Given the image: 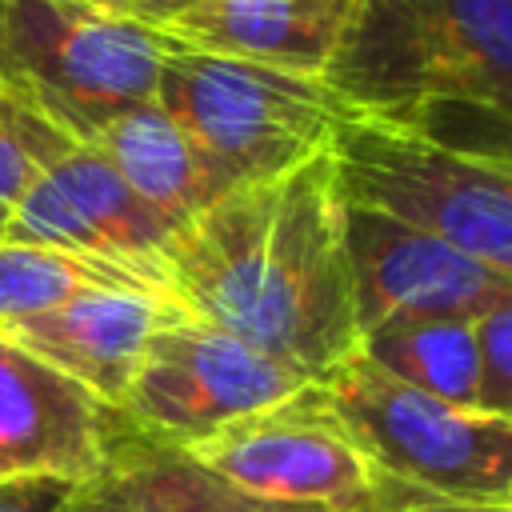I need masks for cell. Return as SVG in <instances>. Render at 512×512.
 <instances>
[{"instance_id": "obj_1", "label": "cell", "mask_w": 512, "mask_h": 512, "mask_svg": "<svg viewBox=\"0 0 512 512\" xmlns=\"http://www.w3.org/2000/svg\"><path fill=\"white\" fill-rule=\"evenodd\" d=\"M164 268L184 312L308 380L360 344L328 152L204 208L176 232Z\"/></svg>"}, {"instance_id": "obj_2", "label": "cell", "mask_w": 512, "mask_h": 512, "mask_svg": "<svg viewBox=\"0 0 512 512\" xmlns=\"http://www.w3.org/2000/svg\"><path fill=\"white\" fill-rule=\"evenodd\" d=\"M320 80L352 116L512 160V0H356Z\"/></svg>"}, {"instance_id": "obj_3", "label": "cell", "mask_w": 512, "mask_h": 512, "mask_svg": "<svg viewBox=\"0 0 512 512\" xmlns=\"http://www.w3.org/2000/svg\"><path fill=\"white\" fill-rule=\"evenodd\" d=\"M156 104L200 144L232 188L264 184L308 164L352 120L320 76L184 44L164 60Z\"/></svg>"}, {"instance_id": "obj_4", "label": "cell", "mask_w": 512, "mask_h": 512, "mask_svg": "<svg viewBox=\"0 0 512 512\" xmlns=\"http://www.w3.org/2000/svg\"><path fill=\"white\" fill-rule=\"evenodd\" d=\"M316 388L380 484L460 504H512V416L444 404L360 352Z\"/></svg>"}, {"instance_id": "obj_5", "label": "cell", "mask_w": 512, "mask_h": 512, "mask_svg": "<svg viewBox=\"0 0 512 512\" xmlns=\"http://www.w3.org/2000/svg\"><path fill=\"white\" fill-rule=\"evenodd\" d=\"M4 32L16 88L76 144L156 100L180 48L168 28L92 0H4Z\"/></svg>"}, {"instance_id": "obj_6", "label": "cell", "mask_w": 512, "mask_h": 512, "mask_svg": "<svg viewBox=\"0 0 512 512\" xmlns=\"http://www.w3.org/2000/svg\"><path fill=\"white\" fill-rule=\"evenodd\" d=\"M344 204L384 212L460 252L512 272V168L452 152L408 128L352 116L328 144Z\"/></svg>"}, {"instance_id": "obj_7", "label": "cell", "mask_w": 512, "mask_h": 512, "mask_svg": "<svg viewBox=\"0 0 512 512\" xmlns=\"http://www.w3.org/2000/svg\"><path fill=\"white\" fill-rule=\"evenodd\" d=\"M312 384L216 324L172 312L148 340L120 416L164 444H196Z\"/></svg>"}, {"instance_id": "obj_8", "label": "cell", "mask_w": 512, "mask_h": 512, "mask_svg": "<svg viewBox=\"0 0 512 512\" xmlns=\"http://www.w3.org/2000/svg\"><path fill=\"white\" fill-rule=\"evenodd\" d=\"M184 452L240 492L276 504L368 512L380 496L376 472L332 416L316 380L288 400L188 444Z\"/></svg>"}, {"instance_id": "obj_9", "label": "cell", "mask_w": 512, "mask_h": 512, "mask_svg": "<svg viewBox=\"0 0 512 512\" xmlns=\"http://www.w3.org/2000/svg\"><path fill=\"white\" fill-rule=\"evenodd\" d=\"M340 236L360 336L396 320H476L512 296V272L384 212L340 200Z\"/></svg>"}, {"instance_id": "obj_10", "label": "cell", "mask_w": 512, "mask_h": 512, "mask_svg": "<svg viewBox=\"0 0 512 512\" xmlns=\"http://www.w3.org/2000/svg\"><path fill=\"white\" fill-rule=\"evenodd\" d=\"M176 232L180 228L148 208L96 148L68 144L28 188L0 240L88 252L172 288L164 260Z\"/></svg>"}, {"instance_id": "obj_11", "label": "cell", "mask_w": 512, "mask_h": 512, "mask_svg": "<svg viewBox=\"0 0 512 512\" xmlns=\"http://www.w3.org/2000/svg\"><path fill=\"white\" fill-rule=\"evenodd\" d=\"M124 416L0 336V484H88Z\"/></svg>"}, {"instance_id": "obj_12", "label": "cell", "mask_w": 512, "mask_h": 512, "mask_svg": "<svg viewBox=\"0 0 512 512\" xmlns=\"http://www.w3.org/2000/svg\"><path fill=\"white\" fill-rule=\"evenodd\" d=\"M172 312L184 308L140 292H84L4 328L0 336L120 412L152 332Z\"/></svg>"}, {"instance_id": "obj_13", "label": "cell", "mask_w": 512, "mask_h": 512, "mask_svg": "<svg viewBox=\"0 0 512 512\" xmlns=\"http://www.w3.org/2000/svg\"><path fill=\"white\" fill-rule=\"evenodd\" d=\"M64 512H320L260 500L196 464L180 444L136 432L128 420L108 444L100 472L68 488Z\"/></svg>"}, {"instance_id": "obj_14", "label": "cell", "mask_w": 512, "mask_h": 512, "mask_svg": "<svg viewBox=\"0 0 512 512\" xmlns=\"http://www.w3.org/2000/svg\"><path fill=\"white\" fill-rule=\"evenodd\" d=\"M356 0H200L164 24L184 48L320 76Z\"/></svg>"}, {"instance_id": "obj_15", "label": "cell", "mask_w": 512, "mask_h": 512, "mask_svg": "<svg viewBox=\"0 0 512 512\" xmlns=\"http://www.w3.org/2000/svg\"><path fill=\"white\" fill-rule=\"evenodd\" d=\"M88 148H96L116 168V176L176 228L192 224L204 208L236 192L156 100L108 120L88 140Z\"/></svg>"}, {"instance_id": "obj_16", "label": "cell", "mask_w": 512, "mask_h": 512, "mask_svg": "<svg viewBox=\"0 0 512 512\" xmlns=\"http://www.w3.org/2000/svg\"><path fill=\"white\" fill-rule=\"evenodd\" d=\"M84 292H140L180 308L168 284L136 268H124L88 252L56 248V244L0 240V332Z\"/></svg>"}, {"instance_id": "obj_17", "label": "cell", "mask_w": 512, "mask_h": 512, "mask_svg": "<svg viewBox=\"0 0 512 512\" xmlns=\"http://www.w3.org/2000/svg\"><path fill=\"white\" fill-rule=\"evenodd\" d=\"M356 352L416 392L484 412L472 320H396L364 332Z\"/></svg>"}, {"instance_id": "obj_18", "label": "cell", "mask_w": 512, "mask_h": 512, "mask_svg": "<svg viewBox=\"0 0 512 512\" xmlns=\"http://www.w3.org/2000/svg\"><path fill=\"white\" fill-rule=\"evenodd\" d=\"M76 144L20 88H0V236L40 172Z\"/></svg>"}, {"instance_id": "obj_19", "label": "cell", "mask_w": 512, "mask_h": 512, "mask_svg": "<svg viewBox=\"0 0 512 512\" xmlns=\"http://www.w3.org/2000/svg\"><path fill=\"white\" fill-rule=\"evenodd\" d=\"M476 368H480V408L492 416H512V296L496 300L472 320Z\"/></svg>"}, {"instance_id": "obj_20", "label": "cell", "mask_w": 512, "mask_h": 512, "mask_svg": "<svg viewBox=\"0 0 512 512\" xmlns=\"http://www.w3.org/2000/svg\"><path fill=\"white\" fill-rule=\"evenodd\" d=\"M72 484L60 480H12L0 484V512H64Z\"/></svg>"}, {"instance_id": "obj_21", "label": "cell", "mask_w": 512, "mask_h": 512, "mask_svg": "<svg viewBox=\"0 0 512 512\" xmlns=\"http://www.w3.org/2000/svg\"><path fill=\"white\" fill-rule=\"evenodd\" d=\"M368 512H512V504H460V500H440L380 484V496Z\"/></svg>"}, {"instance_id": "obj_22", "label": "cell", "mask_w": 512, "mask_h": 512, "mask_svg": "<svg viewBox=\"0 0 512 512\" xmlns=\"http://www.w3.org/2000/svg\"><path fill=\"white\" fill-rule=\"evenodd\" d=\"M192 4H200V0H136V12H140V20H148V24H172L180 12H188Z\"/></svg>"}, {"instance_id": "obj_23", "label": "cell", "mask_w": 512, "mask_h": 512, "mask_svg": "<svg viewBox=\"0 0 512 512\" xmlns=\"http://www.w3.org/2000/svg\"><path fill=\"white\" fill-rule=\"evenodd\" d=\"M0 88H16L12 64H8V32H4V0H0Z\"/></svg>"}, {"instance_id": "obj_24", "label": "cell", "mask_w": 512, "mask_h": 512, "mask_svg": "<svg viewBox=\"0 0 512 512\" xmlns=\"http://www.w3.org/2000/svg\"><path fill=\"white\" fill-rule=\"evenodd\" d=\"M92 4H104V8H116V12H128V16H140V12H136V0H92Z\"/></svg>"}]
</instances>
